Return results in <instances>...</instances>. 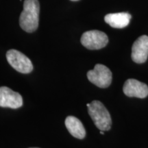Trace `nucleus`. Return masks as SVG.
I'll use <instances>...</instances> for the list:
<instances>
[{
	"label": "nucleus",
	"mask_w": 148,
	"mask_h": 148,
	"mask_svg": "<svg viewBox=\"0 0 148 148\" xmlns=\"http://www.w3.org/2000/svg\"><path fill=\"white\" fill-rule=\"evenodd\" d=\"M132 59L134 62L144 63L148 58V36L143 35L135 40L132 48Z\"/></svg>",
	"instance_id": "nucleus-7"
},
{
	"label": "nucleus",
	"mask_w": 148,
	"mask_h": 148,
	"mask_svg": "<svg viewBox=\"0 0 148 148\" xmlns=\"http://www.w3.org/2000/svg\"><path fill=\"white\" fill-rule=\"evenodd\" d=\"M131 18L132 16L127 12H118L106 14L104 20L106 23L114 28H123L128 25Z\"/></svg>",
	"instance_id": "nucleus-9"
},
{
	"label": "nucleus",
	"mask_w": 148,
	"mask_h": 148,
	"mask_svg": "<svg viewBox=\"0 0 148 148\" xmlns=\"http://www.w3.org/2000/svg\"><path fill=\"white\" fill-rule=\"evenodd\" d=\"M6 58L8 63L16 71L21 73H29L33 70L32 62L23 53L16 49L7 51Z\"/></svg>",
	"instance_id": "nucleus-4"
},
{
	"label": "nucleus",
	"mask_w": 148,
	"mask_h": 148,
	"mask_svg": "<svg viewBox=\"0 0 148 148\" xmlns=\"http://www.w3.org/2000/svg\"><path fill=\"white\" fill-rule=\"evenodd\" d=\"M108 42V36L99 30H90L84 32L81 37V43L88 49L95 50L104 47Z\"/></svg>",
	"instance_id": "nucleus-5"
},
{
	"label": "nucleus",
	"mask_w": 148,
	"mask_h": 148,
	"mask_svg": "<svg viewBox=\"0 0 148 148\" xmlns=\"http://www.w3.org/2000/svg\"><path fill=\"white\" fill-rule=\"evenodd\" d=\"M32 148H38V147H32Z\"/></svg>",
	"instance_id": "nucleus-13"
},
{
	"label": "nucleus",
	"mask_w": 148,
	"mask_h": 148,
	"mask_svg": "<svg viewBox=\"0 0 148 148\" xmlns=\"http://www.w3.org/2000/svg\"><path fill=\"white\" fill-rule=\"evenodd\" d=\"M88 112L94 123L101 131L109 130L112 125L110 113L106 107L99 101H92L87 103Z\"/></svg>",
	"instance_id": "nucleus-2"
},
{
	"label": "nucleus",
	"mask_w": 148,
	"mask_h": 148,
	"mask_svg": "<svg viewBox=\"0 0 148 148\" xmlns=\"http://www.w3.org/2000/svg\"><path fill=\"white\" fill-rule=\"evenodd\" d=\"M65 125L70 134L75 138L83 139L86 136V130L84 125L75 116H67L65 119Z\"/></svg>",
	"instance_id": "nucleus-10"
},
{
	"label": "nucleus",
	"mask_w": 148,
	"mask_h": 148,
	"mask_svg": "<svg viewBox=\"0 0 148 148\" xmlns=\"http://www.w3.org/2000/svg\"><path fill=\"white\" fill-rule=\"evenodd\" d=\"M23 105V99L18 92L6 86L0 87V107L18 108Z\"/></svg>",
	"instance_id": "nucleus-6"
},
{
	"label": "nucleus",
	"mask_w": 148,
	"mask_h": 148,
	"mask_svg": "<svg viewBox=\"0 0 148 148\" xmlns=\"http://www.w3.org/2000/svg\"><path fill=\"white\" fill-rule=\"evenodd\" d=\"M88 80L99 88L108 87L112 82V73L107 66L97 64L92 70L87 73Z\"/></svg>",
	"instance_id": "nucleus-3"
},
{
	"label": "nucleus",
	"mask_w": 148,
	"mask_h": 148,
	"mask_svg": "<svg viewBox=\"0 0 148 148\" xmlns=\"http://www.w3.org/2000/svg\"><path fill=\"white\" fill-rule=\"evenodd\" d=\"M123 92L127 97L145 98L148 95V86L145 83L134 79H129L125 82Z\"/></svg>",
	"instance_id": "nucleus-8"
},
{
	"label": "nucleus",
	"mask_w": 148,
	"mask_h": 148,
	"mask_svg": "<svg viewBox=\"0 0 148 148\" xmlns=\"http://www.w3.org/2000/svg\"><path fill=\"white\" fill-rule=\"evenodd\" d=\"M100 134H104V133H103V131H101V132H100Z\"/></svg>",
	"instance_id": "nucleus-11"
},
{
	"label": "nucleus",
	"mask_w": 148,
	"mask_h": 148,
	"mask_svg": "<svg viewBox=\"0 0 148 148\" xmlns=\"http://www.w3.org/2000/svg\"><path fill=\"white\" fill-rule=\"evenodd\" d=\"M40 4L38 0H25L23 10L19 17V25L25 32L36 30L39 21Z\"/></svg>",
	"instance_id": "nucleus-1"
},
{
	"label": "nucleus",
	"mask_w": 148,
	"mask_h": 148,
	"mask_svg": "<svg viewBox=\"0 0 148 148\" xmlns=\"http://www.w3.org/2000/svg\"><path fill=\"white\" fill-rule=\"evenodd\" d=\"M71 1H79V0H71Z\"/></svg>",
	"instance_id": "nucleus-12"
}]
</instances>
